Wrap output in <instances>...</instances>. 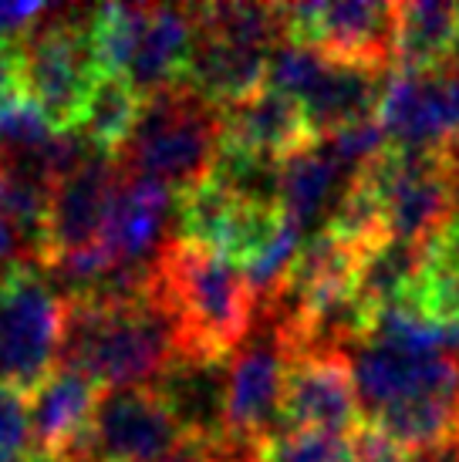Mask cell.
<instances>
[{
	"label": "cell",
	"instance_id": "cell-1",
	"mask_svg": "<svg viewBox=\"0 0 459 462\" xmlns=\"http://www.w3.org/2000/svg\"><path fill=\"white\" fill-rule=\"evenodd\" d=\"M179 358V334L149 287L85 291L64 297L58 365L75 368L102 392L153 385Z\"/></svg>",
	"mask_w": 459,
	"mask_h": 462
},
{
	"label": "cell",
	"instance_id": "cell-2",
	"mask_svg": "<svg viewBox=\"0 0 459 462\" xmlns=\"http://www.w3.org/2000/svg\"><path fill=\"white\" fill-rule=\"evenodd\" d=\"M149 287L176 324L179 355L230 361L250 337L257 294L220 254L173 236L149 263Z\"/></svg>",
	"mask_w": 459,
	"mask_h": 462
},
{
	"label": "cell",
	"instance_id": "cell-3",
	"mask_svg": "<svg viewBox=\"0 0 459 462\" xmlns=\"http://www.w3.org/2000/svg\"><path fill=\"white\" fill-rule=\"evenodd\" d=\"M220 139L223 116L217 105L203 102L186 85H173L142 98L136 129L112 159L126 176H145L183 193L210 176Z\"/></svg>",
	"mask_w": 459,
	"mask_h": 462
},
{
	"label": "cell",
	"instance_id": "cell-4",
	"mask_svg": "<svg viewBox=\"0 0 459 462\" xmlns=\"http://www.w3.org/2000/svg\"><path fill=\"white\" fill-rule=\"evenodd\" d=\"M91 17L75 7L48 11L21 38V91L41 108L52 132H78L102 68L91 48Z\"/></svg>",
	"mask_w": 459,
	"mask_h": 462
},
{
	"label": "cell",
	"instance_id": "cell-5",
	"mask_svg": "<svg viewBox=\"0 0 459 462\" xmlns=\"http://www.w3.org/2000/svg\"><path fill=\"white\" fill-rule=\"evenodd\" d=\"M389 71L392 68L334 61L314 48L281 41L267 58L264 85L291 98L304 112V122L314 139H328L344 125L375 118Z\"/></svg>",
	"mask_w": 459,
	"mask_h": 462
},
{
	"label": "cell",
	"instance_id": "cell-6",
	"mask_svg": "<svg viewBox=\"0 0 459 462\" xmlns=\"http://www.w3.org/2000/svg\"><path fill=\"white\" fill-rule=\"evenodd\" d=\"M64 328V297L38 260L0 267V385L34 388L58 368Z\"/></svg>",
	"mask_w": 459,
	"mask_h": 462
},
{
	"label": "cell",
	"instance_id": "cell-7",
	"mask_svg": "<svg viewBox=\"0 0 459 462\" xmlns=\"http://www.w3.org/2000/svg\"><path fill=\"white\" fill-rule=\"evenodd\" d=\"M355 176L379 199L389 240L426 244L456 213V193L439 152H412L389 145Z\"/></svg>",
	"mask_w": 459,
	"mask_h": 462
},
{
	"label": "cell",
	"instance_id": "cell-8",
	"mask_svg": "<svg viewBox=\"0 0 459 462\" xmlns=\"http://www.w3.org/2000/svg\"><path fill=\"white\" fill-rule=\"evenodd\" d=\"M291 361V341L284 324L257 304L250 337L230 358L227 385V439L257 446L281 429L284 372Z\"/></svg>",
	"mask_w": 459,
	"mask_h": 462
},
{
	"label": "cell",
	"instance_id": "cell-9",
	"mask_svg": "<svg viewBox=\"0 0 459 462\" xmlns=\"http://www.w3.org/2000/svg\"><path fill=\"white\" fill-rule=\"evenodd\" d=\"M186 439L153 385L118 388L102 392L85 439L61 462H155Z\"/></svg>",
	"mask_w": 459,
	"mask_h": 462
},
{
	"label": "cell",
	"instance_id": "cell-10",
	"mask_svg": "<svg viewBox=\"0 0 459 462\" xmlns=\"http://www.w3.org/2000/svg\"><path fill=\"white\" fill-rule=\"evenodd\" d=\"M284 41L314 48L324 58L369 68H392V4L314 0L284 4Z\"/></svg>",
	"mask_w": 459,
	"mask_h": 462
},
{
	"label": "cell",
	"instance_id": "cell-11",
	"mask_svg": "<svg viewBox=\"0 0 459 462\" xmlns=\"http://www.w3.org/2000/svg\"><path fill=\"white\" fill-rule=\"evenodd\" d=\"M375 118L389 145L412 152H443L459 139V65L436 71H398L385 78Z\"/></svg>",
	"mask_w": 459,
	"mask_h": 462
},
{
	"label": "cell",
	"instance_id": "cell-12",
	"mask_svg": "<svg viewBox=\"0 0 459 462\" xmlns=\"http://www.w3.org/2000/svg\"><path fill=\"white\" fill-rule=\"evenodd\" d=\"M348 361L365 419L408 398L459 395V358L453 355H419L365 337L348 351Z\"/></svg>",
	"mask_w": 459,
	"mask_h": 462
},
{
	"label": "cell",
	"instance_id": "cell-13",
	"mask_svg": "<svg viewBox=\"0 0 459 462\" xmlns=\"http://www.w3.org/2000/svg\"><path fill=\"white\" fill-rule=\"evenodd\" d=\"M351 361L344 355L297 351L287 361L281 392V429L351 432L361 419Z\"/></svg>",
	"mask_w": 459,
	"mask_h": 462
},
{
	"label": "cell",
	"instance_id": "cell-14",
	"mask_svg": "<svg viewBox=\"0 0 459 462\" xmlns=\"http://www.w3.org/2000/svg\"><path fill=\"white\" fill-rule=\"evenodd\" d=\"M118 169L115 159L105 152L89 155L81 166L58 180L44 223V244H41L38 263L52 267L58 257L89 250L102 240V223L115 193Z\"/></svg>",
	"mask_w": 459,
	"mask_h": 462
},
{
	"label": "cell",
	"instance_id": "cell-15",
	"mask_svg": "<svg viewBox=\"0 0 459 462\" xmlns=\"http://www.w3.org/2000/svg\"><path fill=\"white\" fill-rule=\"evenodd\" d=\"M227 385L230 361L186 355H179L153 382L179 429L206 446H220L227 439Z\"/></svg>",
	"mask_w": 459,
	"mask_h": 462
},
{
	"label": "cell",
	"instance_id": "cell-16",
	"mask_svg": "<svg viewBox=\"0 0 459 462\" xmlns=\"http://www.w3.org/2000/svg\"><path fill=\"white\" fill-rule=\"evenodd\" d=\"M267 58L270 51H260V48H250L243 41L223 38V34L196 27L179 85H186L203 102L217 105L223 112V108L243 102V98H250V95L264 88Z\"/></svg>",
	"mask_w": 459,
	"mask_h": 462
},
{
	"label": "cell",
	"instance_id": "cell-17",
	"mask_svg": "<svg viewBox=\"0 0 459 462\" xmlns=\"http://www.w3.org/2000/svg\"><path fill=\"white\" fill-rule=\"evenodd\" d=\"M98 398H102V388L95 382H89L75 368L58 365L27 398L34 452L52 462L68 459L71 449L89 432L91 415L98 409Z\"/></svg>",
	"mask_w": 459,
	"mask_h": 462
},
{
	"label": "cell",
	"instance_id": "cell-18",
	"mask_svg": "<svg viewBox=\"0 0 459 462\" xmlns=\"http://www.w3.org/2000/svg\"><path fill=\"white\" fill-rule=\"evenodd\" d=\"M173 189L145 176H126L118 172L115 193L102 223L105 254L126 267V263H145V257L159 246V236L166 230Z\"/></svg>",
	"mask_w": 459,
	"mask_h": 462
},
{
	"label": "cell",
	"instance_id": "cell-19",
	"mask_svg": "<svg viewBox=\"0 0 459 462\" xmlns=\"http://www.w3.org/2000/svg\"><path fill=\"white\" fill-rule=\"evenodd\" d=\"M220 116H223L220 145L240 149V152L277 162V166L284 159H291L294 152L307 149L311 142H318L307 129L304 112L291 98H284L270 88H260L250 98L230 105Z\"/></svg>",
	"mask_w": 459,
	"mask_h": 462
},
{
	"label": "cell",
	"instance_id": "cell-20",
	"mask_svg": "<svg viewBox=\"0 0 459 462\" xmlns=\"http://www.w3.org/2000/svg\"><path fill=\"white\" fill-rule=\"evenodd\" d=\"M459 4L408 0L392 4V68L436 71L456 61Z\"/></svg>",
	"mask_w": 459,
	"mask_h": 462
},
{
	"label": "cell",
	"instance_id": "cell-21",
	"mask_svg": "<svg viewBox=\"0 0 459 462\" xmlns=\"http://www.w3.org/2000/svg\"><path fill=\"white\" fill-rule=\"evenodd\" d=\"M192 11L186 7H149V21L126 68V81L142 98L179 85L192 48Z\"/></svg>",
	"mask_w": 459,
	"mask_h": 462
},
{
	"label": "cell",
	"instance_id": "cell-22",
	"mask_svg": "<svg viewBox=\"0 0 459 462\" xmlns=\"http://www.w3.org/2000/svg\"><path fill=\"white\" fill-rule=\"evenodd\" d=\"M342 176H344V166L332 155V149L321 139L311 142L307 149L294 152L291 159L281 162V182H277L281 213L291 219L294 226L304 230L307 223L318 219L324 213V206L334 199L338 186H342Z\"/></svg>",
	"mask_w": 459,
	"mask_h": 462
},
{
	"label": "cell",
	"instance_id": "cell-23",
	"mask_svg": "<svg viewBox=\"0 0 459 462\" xmlns=\"http://www.w3.org/2000/svg\"><path fill=\"white\" fill-rule=\"evenodd\" d=\"M142 112V95L126 78L118 75H102L95 81V88L89 95L85 116L78 132L105 155H115L122 149V142L128 139V132L136 129V118Z\"/></svg>",
	"mask_w": 459,
	"mask_h": 462
},
{
	"label": "cell",
	"instance_id": "cell-24",
	"mask_svg": "<svg viewBox=\"0 0 459 462\" xmlns=\"http://www.w3.org/2000/svg\"><path fill=\"white\" fill-rule=\"evenodd\" d=\"M52 135L54 132L48 125V118L41 116V108L24 91H14L7 98H0V155L41 149Z\"/></svg>",
	"mask_w": 459,
	"mask_h": 462
},
{
	"label": "cell",
	"instance_id": "cell-25",
	"mask_svg": "<svg viewBox=\"0 0 459 462\" xmlns=\"http://www.w3.org/2000/svg\"><path fill=\"white\" fill-rule=\"evenodd\" d=\"M321 142L332 149V155L344 166V172H351V176H355L358 169L369 166V162H375L389 149V135H385L379 118H365V122H355V125H344V129L332 132L328 139Z\"/></svg>",
	"mask_w": 459,
	"mask_h": 462
},
{
	"label": "cell",
	"instance_id": "cell-26",
	"mask_svg": "<svg viewBox=\"0 0 459 462\" xmlns=\"http://www.w3.org/2000/svg\"><path fill=\"white\" fill-rule=\"evenodd\" d=\"M0 452L24 459L34 452L31 446V409L24 392L0 385Z\"/></svg>",
	"mask_w": 459,
	"mask_h": 462
},
{
	"label": "cell",
	"instance_id": "cell-27",
	"mask_svg": "<svg viewBox=\"0 0 459 462\" xmlns=\"http://www.w3.org/2000/svg\"><path fill=\"white\" fill-rule=\"evenodd\" d=\"M348 462H406V449L385 436L379 425L361 419L348 432Z\"/></svg>",
	"mask_w": 459,
	"mask_h": 462
},
{
	"label": "cell",
	"instance_id": "cell-28",
	"mask_svg": "<svg viewBox=\"0 0 459 462\" xmlns=\"http://www.w3.org/2000/svg\"><path fill=\"white\" fill-rule=\"evenodd\" d=\"M48 14L44 4H0V44L21 41Z\"/></svg>",
	"mask_w": 459,
	"mask_h": 462
},
{
	"label": "cell",
	"instance_id": "cell-29",
	"mask_svg": "<svg viewBox=\"0 0 459 462\" xmlns=\"http://www.w3.org/2000/svg\"><path fill=\"white\" fill-rule=\"evenodd\" d=\"M21 233L14 230V223L4 213H0V267H7V263H14V260H21L17 254H21Z\"/></svg>",
	"mask_w": 459,
	"mask_h": 462
},
{
	"label": "cell",
	"instance_id": "cell-30",
	"mask_svg": "<svg viewBox=\"0 0 459 462\" xmlns=\"http://www.w3.org/2000/svg\"><path fill=\"white\" fill-rule=\"evenodd\" d=\"M0 462H31V456H24V459H17V456H4V452H0Z\"/></svg>",
	"mask_w": 459,
	"mask_h": 462
},
{
	"label": "cell",
	"instance_id": "cell-31",
	"mask_svg": "<svg viewBox=\"0 0 459 462\" xmlns=\"http://www.w3.org/2000/svg\"><path fill=\"white\" fill-rule=\"evenodd\" d=\"M0 186H4V159H0Z\"/></svg>",
	"mask_w": 459,
	"mask_h": 462
},
{
	"label": "cell",
	"instance_id": "cell-32",
	"mask_svg": "<svg viewBox=\"0 0 459 462\" xmlns=\"http://www.w3.org/2000/svg\"><path fill=\"white\" fill-rule=\"evenodd\" d=\"M210 462H217V459H210Z\"/></svg>",
	"mask_w": 459,
	"mask_h": 462
},
{
	"label": "cell",
	"instance_id": "cell-33",
	"mask_svg": "<svg viewBox=\"0 0 459 462\" xmlns=\"http://www.w3.org/2000/svg\"><path fill=\"white\" fill-rule=\"evenodd\" d=\"M456 432H459V429H456Z\"/></svg>",
	"mask_w": 459,
	"mask_h": 462
}]
</instances>
